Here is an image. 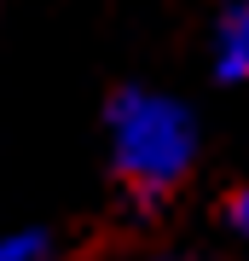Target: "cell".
<instances>
[{
    "mask_svg": "<svg viewBox=\"0 0 249 261\" xmlns=\"http://www.w3.org/2000/svg\"><path fill=\"white\" fill-rule=\"evenodd\" d=\"M110 128V168L139 197L174 192L197 163V116L174 93L157 87H122L104 111Z\"/></svg>",
    "mask_w": 249,
    "mask_h": 261,
    "instance_id": "obj_1",
    "label": "cell"
},
{
    "mask_svg": "<svg viewBox=\"0 0 249 261\" xmlns=\"http://www.w3.org/2000/svg\"><path fill=\"white\" fill-rule=\"evenodd\" d=\"M214 75L226 87L249 82V0H232L214 23Z\"/></svg>",
    "mask_w": 249,
    "mask_h": 261,
    "instance_id": "obj_2",
    "label": "cell"
},
{
    "mask_svg": "<svg viewBox=\"0 0 249 261\" xmlns=\"http://www.w3.org/2000/svg\"><path fill=\"white\" fill-rule=\"evenodd\" d=\"M0 261H52V232L46 226H12V232H0Z\"/></svg>",
    "mask_w": 249,
    "mask_h": 261,
    "instance_id": "obj_3",
    "label": "cell"
},
{
    "mask_svg": "<svg viewBox=\"0 0 249 261\" xmlns=\"http://www.w3.org/2000/svg\"><path fill=\"white\" fill-rule=\"evenodd\" d=\"M226 226H232L238 238H249V180H243V186L226 197Z\"/></svg>",
    "mask_w": 249,
    "mask_h": 261,
    "instance_id": "obj_4",
    "label": "cell"
}]
</instances>
